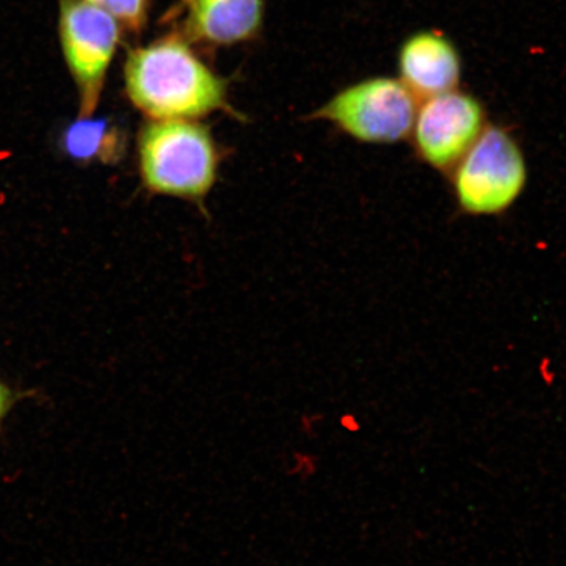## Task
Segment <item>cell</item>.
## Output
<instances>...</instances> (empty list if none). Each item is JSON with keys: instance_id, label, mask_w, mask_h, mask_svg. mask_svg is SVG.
I'll return each mask as SVG.
<instances>
[{"instance_id": "9", "label": "cell", "mask_w": 566, "mask_h": 566, "mask_svg": "<svg viewBox=\"0 0 566 566\" xmlns=\"http://www.w3.org/2000/svg\"><path fill=\"white\" fill-rule=\"evenodd\" d=\"M63 145L75 159L116 161L124 150V137L106 119L80 117V122L66 130Z\"/></svg>"}, {"instance_id": "13", "label": "cell", "mask_w": 566, "mask_h": 566, "mask_svg": "<svg viewBox=\"0 0 566 566\" xmlns=\"http://www.w3.org/2000/svg\"><path fill=\"white\" fill-rule=\"evenodd\" d=\"M323 421V416L321 415H304L301 419V429L306 434H314L318 423Z\"/></svg>"}, {"instance_id": "7", "label": "cell", "mask_w": 566, "mask_h": 566, "mask_svg": "<svg viewBox=\"0 0 566 566\" xmlns=\"http://www.w3.org/2000/svg\"><path fill=\"white\" fill-rule=\"evenodd\" d=\"M399 80L417 101L458 88L462 60L458 49L441 32H417L399 51Z\"/></svg>"}, {"instance_id": "11", "label": "cell", "mask_w": 566, "mask_h": 566, "mask_svg": "<svg viewBox=\"0 0 566 566\" xmlns=\"http://www.w3.org/2000/svg\"><path fill=\"white\" fill-rule=\"evenodd\" d=\"M317 458L306 451H294L289 460L287 471L290 475L307 480L316 475Z\"/></svg>"}, {"instance_id": "12", "label": "cell", "mask_w": 566, "mask_h": 566, "mask_svg": "<svg viewBox=\"0 0 566 566\" xmlns=\"http://www.w3.org/2000/svg\"><path fill=\"white\" fill-rule=\"evenodd\" d=\"M339 424H342V428L348 431V433H358L360 428H363L358 417L353 413H344L339 417Z\"/></svg>"}, {"instance_id": "15", "label": "cell", "mask_w": 566, "mask_h": 566, "mask_svg": "<svg viewBox=\"0 0 566 566\" xmlns=\"http://www.w3.org/2000/svg\"><path fill=\"white\" fill-rule=\"evenodd\" d=\"M181 2L188 6L190 2H192V0H181Z\"/></svg>"}, {"instance_id": "4", "label": "cell", "mask_w": 566, "mask_h": 566, "mask_svg": "<svg viewBox=\"0 0 566 566\" xmlns=\"http://www.w3.org/2000/svg\"><path fill=\"white\" fill-rule=\"evenodd\" d=\"M417 108L419 101L400 80L374 76L337 92L311 118L363 144L394 145L409 138Z\"/></svg>"}, {"instance_id": "14", "label": "cell", "mask_w": 566, "mask_h": 566, "mask_svg": "<svg viewBox=\"0 0 566 566\" xmlns=\"http://www.w3.org/2000/svg\"><path fill=\"white\" fill-rule=\"evenodd\" d=\"M12 402V394L9 387L4 386L2 381H0V421L4 419L7 412L11 407Z\"/></svg>"}, {"instance_id": "10", "label": "cell", "mask_w": 566, "mask_h": 566, "mask_svg": "<svg viewBox=\"0 0 566 566\" xmlns=\"http://www.w3.org/2000/svg\"><path fill=\"white\" fill-rule=\"evenodd\" d=\"M123 27L124 32L140 34L150 17V0H86Z\"/></svg>"}, {"instance_id": "5", "label": "cell", "mask_w": 566, "mask_h": 566, "mask_svg": "<svg viewBox=\"0 0 566 566\" xmlns=\"http://www.w3.org/2000/svg\"><path fill=\"white\" fill-rule=\"evenodd\" d=\"M123 32L115 19L86 0H59L60 45L80 92L81 117H91L101 102Z\"/></svg>"}, {"instance_id": "1", "label": "cell", "mask_w": 566, "mask_h": 566, "mask_svg": "<svg viewBox=\"0 0 566 566\" xmlns=\"http://www.w3.org/2000/svg\"><path fill=\"white\" fill-rule=\"evenodd\" d=\"M126 96L148 119L198 122L216 112L238 117L229 83L193 49L186 35L167 34L127 53Z\"/></svg>"}, {"instance_id": "3", "label": "cell", "mask_w": 566, "mask_h": 566, "mask_svg": "<svg viewBox=\"0 0 566 566\" xmlns=\"http://www.w3.org/2000/svg\"><path fill=\"white\" fill-rule=\"evenodd\" d=\"M460 210L476 217L500 216L522 196L528 169L522 148L505 127L488 125L449 174Z\"/></svg>"}, {"instance_id": "6", "label": "cell", "mask_w": 566, "mask_h": 566, "mask_svg": "<svg viewBox=\"0 0 566 566\" xmlns=\"http://www.w3.org/2000/svg\"><path fill=\"white\" fill-rule=\"evenodd\" d=\"M486 126L483 104L457 88L419 103L409 138L417 158L449 175Z\"/></svg>"}, {"instance_id": "8", "label": "cell", "mask_w": 566, "mask_h": 566, "mask_svg": "<svg viewBox=\"0 0 566 566\" xmlns=\"http://www.w3.org/2000/svg\"><path fill=\"white\" fill-rule=\"evenodd\" d=\"M184 35L195 44L229 48L256 39L263 30L264 0H192Z\"/></svg>"}, {"instance_id": "2", "label": "cell", "mask_w": 566, "mask_h": 566, "mask_svg": "<svg viewBox=\"0 0 566 566\" xmlns=\"http://www.w3.org/2000/svg\"><path fill=\"white\" fill-rule=\"evenodd\" d=\"M138 165L150 192L201 202L214 187L219 153L198 122L148 119L138 136Z\"/></svg>"}]
</instances>
